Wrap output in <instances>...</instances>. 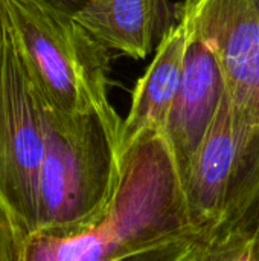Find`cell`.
I'll return each mask as SVG.
<instances>
[{
	"label": "cell",
	"mask_w": 259,
	"mask_h": 261,
	"mask_svg": "<svg viewBox=\"0 0 259 261\" xmlns=\"http://www.w3.org/2000/svg\"><path fill=\"white\" fill-rule=\"evenodd\" d=\"M182 176L160 130H147L121 153V176L105 214L72 232H35L20 261H113L151 245L192 236Z\"/></svg>",
	"instance_id": "cell-1"
},
{
	"label": "cell",
	"mask_w": 259,
	"mask_h": 261,
	"mask_svg": "<svg viewBox=\"0 0 259 261\" xmlns=\"http://www.w3.org/2000/svg\"><path fill=\"white\" fill-rule=\"evenodd\" d=\"M43 109L37 232L78 231L98 222L116 193L124 121L111 106L76 116Z\"/></svg>",
	"instance_id": "cell-2"
},
{
	"label": "cell",
	"mask_w": 259,
	"mask_h": 261,
	"mask_svg": "<svg viewBox=\"0 0 259 261\" xmlns=\"http://www.w3.org/2000/svg\"><path fill=\"white\" fill-rule=\"evenodd\" d=\"M26 72L40 101L64 116L108 102L110 50L75 17L32 0H5Z\"/></svg>",
	"instance_id": "cell-3"
},
{
	"label": "cell",
	"mask_w": 259,
	"mask_h": 261,
	"mask_svg": "<svg viewBox=\"0 0 259 261\" xmlns=\"http://www.w3.org/2000/svg\"><path fill=\"white\" fill-rule=\"evenodd\" d=\"M46 116L26 72L6 3L0 15V205L23 239L38 231Z\"/></svg>",
	"instance_id": "cell-4"
},
{
	"label": "cell",
	"mask_w": 259,
	"mask_h": 261,
	"mask_svg": "<svg viewBox=\"0 0 259 261\" xmlns=\"http://www.w3.org/2000/svg\"><path fill=\"white\" fill-rule=\"evenodd\" d=\"M194 229L208 234L237 217L259 190V122L224 98L185 179Z\"/></svg>",
	"instance_id": "cell-5"
},
{
	"label": "cell",
	"mask_w": 259,
	"mask_h": 261,
	"mask_svg": "<svg viewBox=\"0 0 259 261\" xmlns=\"http://www.w3.org/2000/svg\"><path fill=\"white\" fill-rule=\"evenodd\" d=\"M188 34L217 57L231 106L259 122V0H182Z\"/></svg>",
	"instance_id": "cell-6"
},
{
	"label": "cell",
	"mask_w": 259,
	"mask_h": 261,
	"mask_svg": "<svg viewBox=\"0 0 259 261\" xmlns=\"http://www.w3.org/2000/svg\"><path fill=\"white\" fill-rule=\"evenodd\" d=\"M224 98L226 81L215 54L188 34L182 84L163 128L182 182Z\"/></svg>",
	"instance_id": "cell-7"
},
{
	"label": "cell",
	"mask_w": 259,
	"mask_h": 261,
	"mask_svg": "<svg viewBox=\"0 0 259 261\" xmlns=\"http://www.w3.org/2000/svg\"><path fill=\"white\" fill-rule=\"evenodd\" d=\"M110 52L143 58L176 26L168 0H95L75 17Z\"/></svg>",
	"instance_id": "cell-8"
},
{
	"label": "cell",
	"mask_w": 259,
	"mask_h": 261,
	"mask_svg": "<svg viewBox=\"0 0 259 261\" xmlns=\"http://www.w3.org/2000/svg\"><path fill=\"white\" fill-rule=\"evenodd\" d=\"M186 44L188 31L179 20L157 46L154 60L134 87L130 113L122 122L121 153L143 132H163L182 84Z\"/></svg>",
	"instance_id": "cell-9"
},
{
	"label": "cell",
	"mask_w": 259,
	"mask_h": 261,
	"mask_svg": "<svg viewBox=\"0 0 259 261\" xmlns=\"http://www.w3.org/2000/svg\"><path fill=\"white\" fill-rule=\"evenodd\" d=\"M186 261H259V251L250 234L218 228L197 237Z\"/></svg>",
	"instance_id": "cell-10"
},
{
	"label": "cell",
	"mask_w": 259,
	"mask_h": 261,
	"mask_svg": "<svg viewBox=\"0 0 259 261\" xmlns=\"http://www.w3.org/2000/svg\"><path fill=\"white\" fill-rule=\"evenodd\" d=\"M197 234L169 239L136 252L122 255L113 261H186L192 246L197 240Z\"/></svg>",
	"instance_id": "cell-11"
},
{
	"label": "cell",
	"mask_w": 259,
	"mask_h": 261,
	"mask_svg": "<svg viewBox=\"0 0 259 261\" xmlns=\"http://www.w3.org/2000/svg\"><path fill=\"white\" fill-rule=\"evenodd\" d=\"M23 237L0 205V261H20Z\"/></svg>",
	"instance_id": "cell-12"
},
{
	"label": "cell",
	"mask_w": 259,
	"mask_h": 261,
	"mask_svg": "<svg viewBox=\"0 0 259 261\" xmlns=\"http://www.w3.org/2000/svg\"><path fill=\"white\" fill-rule=\"evenodd\" d=\"M218 228H235V229H241L250 234L259 251V190L237 217H234L229 223L218 226Z\"/></svg>",
	"instance_id": "cell-13"
},
{
	"label": "cell",
	"mask_w": 259,
	"mask_h": 261,
	"mask_svg": "<svg viewBox=\"0 0 259 261\" xmlns=\"http://www.w3.org/2000/svg\"><path fill=\"white\" fill-rule=\"evenodd\" d=\"M37 5L70 15V17H76L87 5H90L95 0H32Z\"/></svg>",
	"instance_id": "cell-14"
},
{
	"label": "cell",
	"mask_w": 259,
	"mask_h": 261,
	"mask_svg": "<svg viewBox=\"0 0 259 261\" xmlns=\"http://www.w3.org/2000/svg\"><path fill=\"white\" fill-rule=\"evenodd\" d=\"M3 9H5V0H0V15L3 12Z\"/></svg>",
	"instance_id": "cell-15"
}]
</instances>
